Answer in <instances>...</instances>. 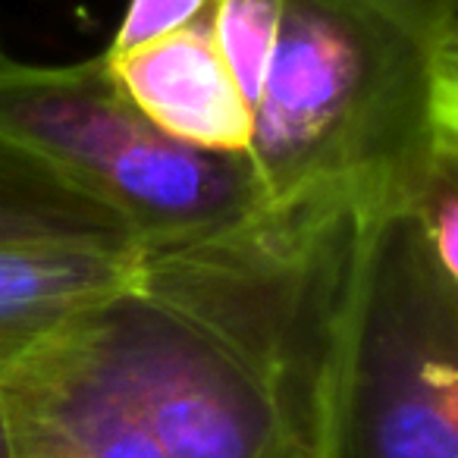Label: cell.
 Returning a JSON list of instances; mask_svg holds the SVG:
<instances>
[{"label": "cell", "mask_w": 458, "mask_h": 458, "mask_svg": "<svg viewBox=\"0 0 458 458\" xmlns=\"http://www.w3.org/2000/svg\"><path fill=\"white\" fill-rule=\"evenodd\" d=\"M261 204H418L458 179V47L358 0H283L251 110Z\"/></svg>", "instance_id": "1"}, {"label": "cell", "mask_w": 458, "mask_h": 458, "mask_svg": "<svg viewBox=\"0 0 458 458\" xmlns=\"http://www.w3.org/2000/svg\"><path fill=\"white\" fill-rule=\"evenodd\" d=\"M318 458H458V270L408 204L352 216L318 377Z\"/></svg>", "instance_id": "2"}, {"label": "cell", "mask_w": 458, "mask_h": 458, "mask_svg": "<svg viewBox=\"0 0 458 458\" xmlns=\"http://www.w3.org/2000/svg\"><path fill=\"white\" fill-rule=\"evenodd\" d=\"M0 129L114 210L135 249L204 239L261 208L249 157L170 139L123 95L104 54L0 60Z\"/></svg>", "instance_id": "3"}, {"label": "cell", "mask_w": 458, "mask_h": 458, "mask_svg": "<svg viewBox=\"0 0 458 458\" xmlns=\"http://www.w3.org/2000/svg\"><path fill=\"white\" fill-rule=\"evenodd\" d=\"M141 251L110 239L0 242V383L135 280Z\"/></svg>", "instance_id": "4"}, {"label": "cell", "mask_w": 458, "mask_h": 458, "mask_svg": "<svg viewBox=\"0 0 458 458\" xmlns=\"http://www.w3.org/2000/svg\"><path fill=\"white\" fill-rule=\"evenodd\" d=\"M123 95L170 139L214 154L245 157L251 107L229 72L214 16L129 51H104Z\"/></svg>", "instance_id": "5"}, {"label": "cell", "mask_w": 458, "mask_h": 458, "mask_svg": "<svg viewBox=\"0 0 458 458\" xmlns=\"http://www.w3.org/2000/svg\"><path fill=\"white\" fill-rule=\"evenodd\" d=\"M45 236L135 245L114 210L0 129V242Z\"/></svg>", "instance_id": "6"}, {"label": "cell", "mask_w": 458, "mask_h": 458, "mask_svg": "<svg viewBox=\"0 0 458 458\" xmlns=\"http://www.w3.org/2000/svg\"><path fill=\"white\" fill-rule=\"evenodd\" d=\"M283 0H216L214 35L239 91L255 110L280 38Z\"/></svg>", "instance_id": "7"}, {"label": "cell", "mask_w": 458, "mask_h": 458, "mask_svg": "<svg viewBox=\"0 0 458 458\" xmlns=\"http://www.w3.org/2000/svg\"><path fill=\"white\" fill-rule=\"evenodd\" d=\"M216 0H129L107 51H129L214 16Z\"/></svg>", "instance_id": "8"}, {"label": "cell", "mask_w": 458, "mask_h": 458, "mask_svg": "<svg viewBox=\"0 0 458 458\" xmlns=\"http://www.w3.org/2000/svg\"><path fill=\"white\" fill-rule=\"evenodd\" d=\"M414 35L443 47H458V0H358Z\"/></svg>", "instance_id": "9"}, {"label": "cell", "mask_w": 458, "mask_h": 458, "mask_svg": "<svg viewBox=\"0 0 458 458\" xmlns=\"http://www.w3.org/2000/svg\"><path fill=\"white\" fill-rule=\"evenodd\" d=\"M0 458H13L10 455V439H7V427H4V414H0Z\"/></svg>", "instance_id": "10"}]
</instances>
